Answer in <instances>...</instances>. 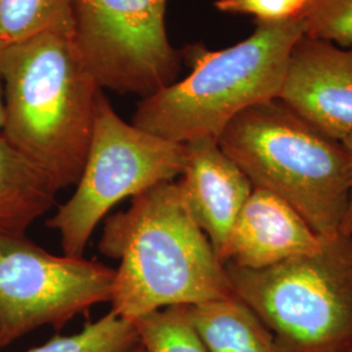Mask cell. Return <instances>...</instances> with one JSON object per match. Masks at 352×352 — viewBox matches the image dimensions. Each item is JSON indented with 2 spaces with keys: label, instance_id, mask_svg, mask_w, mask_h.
Masks as SVG:
<instances>
[{
  "label": "cell",
  "instance_id": "cell-1",
  "mask_svg": "<svg viewBox=\"0 0 352 352\" xmlns=\"http://www.w3.org/2000/svg\"><path fill=\"white\" fill-rule=\"evenodd\" d=\"M98 250L119 260L111 311L129 321L173 305L234 295L223 264L175 182L149 188L110 215Z\"/></svg>",
  "mask_w": 352,
  "mask_h": 352
},
{
  "label": "cell",
  "instance_id": "cell-2",
  "mask_svg": "<svg viewBox=\"0 0 352 352\" xmlns=\"http://www.w3.org/2000/svg\"><path fill=\"white\" fill-rule=\"evenodd\" d=\"M1 135L59 190L76 186L88 155L102 88L74 29H51L0 52Z\"/></svg>",
  "mask_w": 352,
  "mask_h": 352
},
{
  "label": "cell",
  "instance_id": "cell-3",
  "mask_svg": "<svg viewBox=\"0 0 352 352\" xmlns=\"http://www.w3.org/2000/svg\"><path fill=\"white\" fill-rule=\"evenodd\" d=\"M254 23L250 37L223 50L188 46L183 55L189 75L142 98L132 124L179 144L218 139L238 113L276 100L304 20Z\"/></svg>",
  "mask_w": 352,
  "mask_h": 352
},
{
  "label": "cell",
  "instance_id": "cell-4",
  "mask_svg": "<svg viewBox=\"0 0 352 352\" xmlns=\"http://www.w3.org/2000/svg\"><path fill=\"white\" fill-rule=\"evenodd\" d=\"M217 141L253 188L287 202L324 239L340 235L352 179L351 155L342 141L278 98L238 113Z\"/></svg>",
  "mask_w": 352,
  "mask_h": 352
},
{
  "label": "cell",
  "instance_id": "cell-5",
  "mask_svg": "<svg viewBox=\"0 0 352 352\" xmlns=\"http://www.w3.org/2000/svg\"><path fill=\"white\" fill-rule=\"evenodd\" d=\"M236 296L285 352H352V236L266 269L226 264Z\"/></svg>",
  "mask_w": 352,
  "mask_h": 352
},
{
  "label": "cell",
  "instance_id": "cell-6",
  "mask_svg": "<svg viewBox=\"0 0 352 352\" xmlns=\"http://www.w3.org/2000/svg\"><path fill=\"white\" fill-rule=\"evenodd\" d=\"M184 161V144L126 123L102 93L76 190L46 226L60 234L65 256L82 257L94 230L116 204L158 184L175 182Z\"/></svg>",
  "mask_w": 352,
  "mask_h": 352
},
{
  "label": "cell",
  "instance_id": "cell-7",
  "mask_svg": "<svg viewBox=\"0 0 352 352\" xmlns=\"http://www.w3.org/2000/svg\"><path fill=\"white\" fill-rule=\"evenodd\" d=\"M115 276L101 263L55 256L26 236L0 234V350L38 327L60 330L111 302Z\"/></svg>",
  "mask_w": 352,
  "mask_h": 352
},
{
  "label": "cell",
  "instance_id": "cell-8",
  "mask_svg": "<svg viewBox=\"0 0 352 352\" xmlns=\"http://www.w3.org/2000/svg\"><path fill=\"white\" fill-rule=\"evenodd\" d=\"M164 12L166 0H74L76 45L102 89L146 98L175 82Z\"/></svg>",
  "mask_w": 352,
  "mask_h": 352
},
{
  "label": "cell",
  "instance_id": "cell-9",
  "mask_svg": "<svg viewBox=\"0 0 352 352\" xmlns=\"http://www.w3.org/2000/svg\"><path fill=\"white\" fill-rule=\"evenodd\" d=\"M277 98L327 136H351L352 47L302 34L289 52Z\"/></svg>",
  "mask_w": 352,
  "mask_h": 352
},
{
  "label": "cell",
  "instance_id": "cell-10",
  "mask_svg": "<svg viewBox=\"0 0 352 352\" xmlns=\"http://www.w3.org/2000/svg\"><path fill=\"white\" fill-rule=\"evenodd\" d=\"M184 148L186 161L176 180L177 187L189 214L225 264L227 240L253 186L217 139L190 140Z\"/></svg>",
  "mask_w": 352,
  "mask_h": 352
},
{
  "label": "cell",
  "instance_id": "cell-11",
  "mask_svg": "<svg viewBox=\"0 0 352 352\" xmlns=\"http://www.w3.org/2000/svg\"><path fill=\"white\" fill-rule=\"evenodd\" d=\"M327 239L287 202L253 188L231 230L223 261L245 269H266L320 251Z\"/></svg>",
  "mask_w": 352,
  "mask_h": 352
},
{
  "label": "cell",
  "instance_id": "cell-12",
  "mask_svg": "<svg viewBox=\"0 0 352 352\" xmlns=\"http://www.w3.org/2000/svg\"><path fill=\"white\" fill-rule=\"evenodd\" d=\"M58 193L50 177L0 133V234L25 236L55 206Z\"/></svg>",
  "mask_w": 352,
  "mask_h": 352
},
{
  "label": "cell",
  "instance_id": "cell-13",
  "mask_svg": "<svg viewBox=\"0 0 352 352\" xmlns=\"http://www.w3.org/2000/svg\"><path fill=\"white\" fill-rule=\"evenodd\" d=\"M186 309L209 352H285L260 317L235 294L186 305Z\"/></svg>",
  "mask_w": 352,
  "mask_h": 352
},
{
  "label": "cell",
  "instance_id": "cell-14",
  "mask_svg": "<svg viewBox=\"0 0 352 352\" xmlns=\"http://www.w3.org/2000/svg\"><path fill=\"white\" fill-rule=\"evenodd\" d=\"M63 28L74 29V0H0V52Z\"/></svg>",
  "mask_w": 352,
  "mask_h": 352
},
{
  "label": "cell",
  "instance_id": "cell-15",
  "mask_svg": "<svg viewBox=\"0 0 352 352\" xmlns=\"http://www.w3.org/2000/svg\"><path fill=\"white\" fill-rule=\"evenodd\" d=\"M139 344L135 325L110 311L100 320L87 322L81 331L54 336L28 352H133Z\"/></svg>",
  "mask_w": 352,
  "mask_h": 352
},
{
  "label": "cell",
  "instance_id": "cell-16",
  "mask_svg": "<svg viewBox=\"0 0 352 352\" xmlns=\"http://www.w3.org/2000/svg\"><path fill=\"white\" fill-rule=\"evenodd\" d=\"M145 352H209L189 321L186 305H173L131 321Z\"/></svg>",
  "mask_w": 352,
  "mask_h": 352
},
{
  "label": "cell",
  "instance_id": "cell-17",
  "mask_svg": "<svg viewBox=\"0 0 352 352\" xmlns=\"http://www.w3.org/2000/svg\"><path fill=\"white\" fill-rule=\"evenodd\" d=\"M302 17L305 36L352 47V0H309Z\"/></svg>",
  "mask_w": 352,
  "mask_h": 352
},
{
  "label": "cell",
  "instance_id": "cell-18",
  "mask_svg": "<svg viewBox=\"0 0 352 352\" xmlns=\"http://www.w3.org/2000/svg\"><path fill=\"white\" fill-rule=\"evenodd\" d=\"M309 0H217V11L250 14L256 21H282L299 17Z\"/></svg>",
  "mask_w": 352,
  "mask_h": 352
},
{
  "label": "cell",
  "instance_id": "cell-19",
  "mask_svg": "<svg viewBox=\"0 0 352 352\" xmlns=\"http://www.w3.org/2000/svg\"><path fill=\"white\" fill-rule=\"evenodd\" d=\"M343 145L346 146V149L350 153L352 160V135L349 136L347 139L342 141ZM340 234L343 235H347V236H352V179H351V187H350V196H349V204H347V209H346V213L343 217V221H342V225H340Z\"/></svg>",
  "mask_w": 352,
  "mask_h": 352
},
{
  "label": "cell",
  "instance_id": "cell-20",
  "mask_svg": "<svg viewBox=\"0 0 352 352\" xmlns=\"http://www.w3.org/2000/svg\"><path fill=\"white\" fill-rule=\"evenodd\" d=\"M3 124H4V97H3V82L0 76V132L3 129Z\"/></svg>",
  "mask_w": 352,
  "mask_h": 352
},
{
  "label": "cell",
  "instance_id": "cell-21",
  "mask_svg": "<svg viewBox=\"0 0 352 352\" xmlns=\"http://www.w3.org/2000/svg\"><path fill=\"white\" fill-rule=\"evenodd\" d=\"M133 352H145V350H144V349H142V347L139 344V346L135 349V351Z\"/></svg>",
  "mask_w": 352,
  "mask_h": 352
}]
</instances>
